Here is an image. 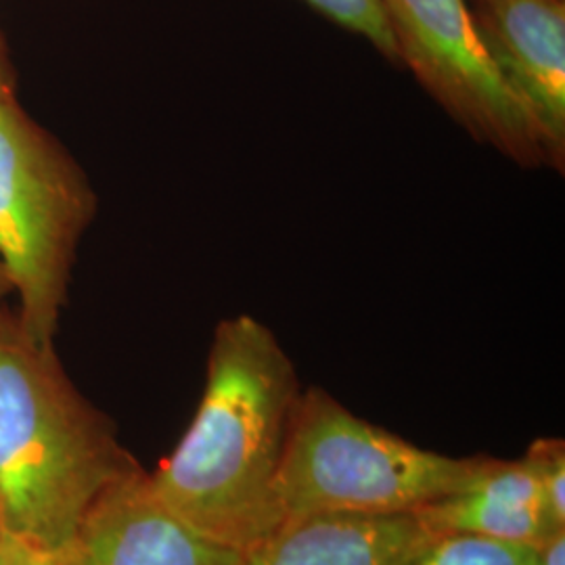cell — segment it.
Returning a JSON list of instances; mask_svg holds the SVG:
<instances>
[{
	"label": "cell",
	"mask_w": 565,
	"mask_h": 565,
	"mask_svg": "<svg viewBox=\"0 0 565 565\" xmlns=\"http://www.w3.org/2000/svg\"><path fill=\"white\" fill-rule=\"evenodd\" d=\"M242 557L163 505L142 465L103 490L57 553L60 565H239Z\"/></svg>",
	"instance_id": "cell-6"
},
{
	"label": "cell",
	"mask_w": 565,
	"mask_h": 565,
	"mask_svg": "<svg viewBox=\"0 0 565 565\" xmlns=\"http://www.w3.org/2000/svg\"><path fill=\"white\" fill-rule=\"evenodd\" d=\"M141 463L114 424L0 306V530L60 553L105 488Z\"/></svg>",
	"instance_id": "cell-2"
},
{
	"label": "cell",
	"mask_w": 565,
	"mask_h": 565,
	"mask_svg": "<svg viewBox=\"0 0 565 565\" xmlns=\"http://www.w3.org/2000/svg\"><path fill=\"white\" fill-rule=\"evenodd\" d=\"M486 459L411 445L323 387H302L277 480L281 524L312 513H415L469 484Z\"/></svg>",
	"instance_id": "cell-3"
},
{
	"label": "cell",
	"mask_w": 565,
	"mask_h": 565,
	"mask_svg": "<svg viewBox=\"0 0 565 565\" xmlns=\"http://www.w3.org/2000/svg\"><path fill=\"white\" fill-rule=\"evenodd\" d=\"M415 515L436 536L471 534L536 546L557 532L546 515L539 480L524 457L518 461L486 459L469 484L417 509Z\"/></svg>",
	"instance_id": "cell-9"
},
{
	"label": "cell",
	"mask_w": 565,
	"mask_h": 565,
	"mask_svg": "<svg viewBox=\"0 0 565 565\" xmlns=\"http://www.w3.org/2000/svg\"><path fill=\"white\" fill-rule=\"evenodd\" d=\"M95 207L84 172L0 78V264L20 300L18 319L46 345Z\"/></svg>",
	"instance_id": "cell-4"
},
{
	"label": "cell",
	"mask_w": 565,
	"mask_h": 565,
	"mask_svg": "<svg viewBox=\"0 0 565 565\" xmlns=\"http://www.w3.org/2000/svg\"><path fill=\"white\" fill-rule=\"evenodd\" d=\"M317 13L369 42L382 57L401 65L398 46L380 0H303Z\"/></svg>",
	"instance_id": "cell-11"
},
{
	"label": "cell",
	"mask_w": 565,
	"mask_h": 565,
	"mask_svg": "<svg viewBox=\"0 0 565 565\" xmlns=\"http://www.w3.org/2000/svg\"><path fill=\"white\" fill-rule=\"evenodd\" d=\"M434 536L415 513H312L285 520L239 565H398Z\"/></svg>",
	"instance_id": "cell-8"
},
{
	"label": "cell",
	"mask_w": 565,
	"mask_h": 565,
	"mask_svg": "<svg viewBox=\"0 0 565 565\" xmlns=\"http://www.w3.org/2000/svg\"><path fill=\"white\" fill-rule=\"evenodd\" d=\"M0 536H2V530H0Z\"/></svg>",
	"instance_id": "cell-16"
},
{
	"label": "cell",
	"mask_w": 565,
	"mask_h": 565,
	"mask_svg": "<svg viewBox=\"0 0 565 565\" xmlns=\"http://www.w3.org/2000/svg\"><path fill=\"white\" fill-rule=\"evenodd\" d=\"M525 461L532 467L543 499L546 515L555 530L565 527V445L562 438H539L527 446Z\"/></svg>",
	"instance_id": "cell-12"
},
{
	"label": "cell",
	"mask_w": 565,
	"mask_h": 565,
	"mask_svg": "<svg viewBox=\"0 0 565 565\" xmlns=\"http://www.w3.org/2000/svg\"><path fill=\"white\" fill-rule=\"evenodd\" d=\"M534 565H565V530L553 532L534 546Z\"/></svg>",
	"instance_id": "cell-14"
},
{
	"label": "cell",
	"mask_w": 565,
	"mask_h": 565,
	"mask_svg": "<svg viewBox=\"0 0 565 565\" xmlns=\"http://www.w3.org/2000/svg\"><path fill=\"white\" fill-rule=\"evenodd\" d=\"M486 53L565 162V0H469Z\"/></svg>",
	"instance_id": "cell-7"
},
{
	"label": "cell",
	"mask_w": 565,
	"mask_h": 565,
	"mask_svg": "<svg viewBox=\"0 0 565 565\" xmlns=\"http://www.w3.org/2000/svg\"><path fill=\"white\" fill-rule=\"evenodd\" d=\"M302 385L277 333L252 315L214 329L195 417L149 473L163 505L214 543L247 553L279 525L277 480Z\"/></svg>",
	"instance_id": "cell-1"
},
{
	"label": "cell",
	"mask_w": 565,
	"mask_h": 565,
	"mask_svg": "<svg viewBox=\"0 0 565 565\" xmlns=\"http://www.w3.org/2000/svg\"><path fill=\"white\" fill-rule=\"evenodd\" d=\"M398 565H534V546L471 534H440Z\"/></svg>",
	"instance_id": "cell-10"
},
{
	"label": "cell",
	"mask_w": 565,
	"mask_h": 565,
	"mask_svg": "<svg viewBox=\"0 0 565 565\" xmlns=\"http://www.w3.org/2000/svg\"><path fill=\"white\" fill-rule=\"evenodd\" d=\"M9 294H13V289H11L9 277H7V273H4V268H2V264H0V306H2L4 298H7Z\"/></svg>",
	"instance_id": "cell-15"
},
{
	"label": "cell",
	"mask_w": 565,
	"mask_h": 565,
	"mask_svg": "<svg viewBox=\"0 0 565 565\" xmlns=\"http://www.w3.org/2000/svg\"><path fill=\"white\" fill-rule=\"evenodd\" d=\"M406 65L473 141L522 168L557 170L545 135L486 53L469 0H380Z\"/></svg>",
	"instance_id": "cell-5"
},
{
	"label": "cell",
	"mask_w": 565,
	"mask_h": 565,
	"mask_svg": "<svg viewBox=\"0 0 565 565\" xmlns=\"http://www.w3.org/2000/svg\"><path fill=\"white\" fill-rule=\"evenodd\" d=\"M0 565H60L57 553L23 543L9 534L0 536Z\"/></svg>",
	"instance_id": "cell-13"
}]
</instances>
